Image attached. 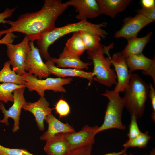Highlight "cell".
Segmentation results:
<instances>
[{"mask_svg": "<svg viewBox=\"0 0 155 155\" xmlns=\"http://www.w3.org/2000/svg\"><path fill=\"white\" fill-rule=\"evenodd\" d=\"M30 40L25 35L22 41L16 44H6L7 54L9 59L13 70L17 74L22 76L25 71V63L26 55L30 49Z\"/></svg>", "mask_w": 155, "mask_h": 155, "instance_id": "52a82bcc", "label": "cell"}, {"mask_svg": "<svg viewBox=\"0 0 155 155\" xmlns=\"http://www.w3.org/2000/svg\"><path fill=\"white\" fill-rule=\"evenodd\" d=\"M16 8L17 7L11 9L7 8L3 12L0 13V23H5V19L11 16Z\"/></svg>", "mask_w": 155, "mask_h": 155, "instance_id": "d6a6232c", "label": "cell"}, {"mask_svg": "<svg viewBox=\"0 0 155 155\" xmlns=\"http://www.w3.org/2000/svg\"><path fill=\"white\" fill-rule=\"evenodd\" d=\"M141 3L142 8H149L155 7L154 0H142Z\"/></svg>", "mask_w": 155, "mask_h": 155, "instance_id": "e575fe53", "label": "cell"}, {"mask_svg": "<svg viewBox=\"0 0 155 155\" xmlns=\"http://www.w3.org/2000/svg\"><path fill=\"white\" fill-rule=\"evenodd\" d=\"M113 45L112 43L106 46L101 44L97 48L86 51L88 59L92 61L94 65L93 79L109 87L117 85V77L114 70L111 68V57L110 55L105 57L104 54L109 55V50Z\"/></svg>", "mask_w": 155, "mask_h": 155, "instance_id": "3957f363", "label": "cell"}, {"mask_svg": "<svg viewBox=\"0 0 155 155\" xmlns=\"http://www.w3.org/2000/svg\"><path fill=\"white\" fill-rule=\"evenodd\" d=\"M45 120L48 124L46 131L40 137L42 140H46L59 133H74L75 131L70 125L64 123L56 118L52 113L48 115Z\"/></svg>", "mask_w": 155, "mask_h": 155, "instance_id": "e0dca14e", "label": "cell"}, {"mask_svg": "<svg viewBox=\"0 0 155 155\" xmlns=\"http://www.w3.org/2000/svg\"><path fill=\"white\" fill-rule=\"evenodd\" d=\"M73 33L72 36L67 41L65 47L72 52L80 56L86 50L85 46L80 31Z\"/></svg>", "mask_w": 155, "mask_h": 155, "instance_id": "603a6c76", "label": "cell"}, {"mask_svg": "<svg viewBox=\"0 0 155 155\" xmlns=\"http://www.w3.org/2000/svg\"><path fill=\"white\" fill-rule=\"evenodd\" d=\"M51 60L56 66L62 68H71L79 70L88 69L90 63L84 62L80 59V56L67 50L65 47L58 58H51Z\"/></svg>", "mask_w": 155, "mask_h": 155, "instance_id": "2e32d148", "label": "cell"}, {"mask_svg": "<svg viewBox=\"0 0 155 155\" xmlns=\"http://www.w3.org/2000/svg\"><path fill=\"white\" fill-rule=\"evenodd\" d=\"M17 37L13 33L6 34L3 38L0 40V44L6 45L8 43H12L14 39Z\"/></svg>", "mask_w": 155, "mask_h": 155, "instance_id": "836d02e7", "label": "cell"}, {"mask_svg": "<svg viewBox=\"0 0 155 155\" xmlns=\"http://www.w3.org/2000/svg\"><path fill=\"white\" fill-rule=\"evenodd\" d=\"M137 118L134 115H131V121L129 125V132L127 134L129 139L135 138L142 133L140 130L137 122Z\"/></svg>", "mask_w": 155, "mask_h": 155, "instance_id": "83f0119b", "label": "cell"}, {"mask_svg": "<svg viewBox=\"0 0 155 155\" xmlns=\"http://www.w3.org/2000/svg\"><path fill=\"white\" fill-rule=\"evenodd\" d=\"M92 146L88 145L70 150L65 155H92Z\"/></svg>", "mask_w": 155, "mask_h": 155, "instance_id": "f546056e", "label": "cell"}, {"mask_svg": "<svg viewBox=\"0 0 155 155\" xmlns=\"http://www.w3.org/2000/svg\"><path fill=\"white\" fill-rule=\"evenodd\" d=\"M102 95L107 98L109 102L107 106L103 123L96 131V135L102 131L111 129L124 130L126 126L122 122L121 118L125 103L119 93L114 90H106Z\"/></svg>", "mask_w": 155, "mask_h": 155, "instance_id": "5b68a950", "label": "cell"}, {"mask_svg": "<svg viewBox=\"0 0 155 155\" xmlns=\"http://www.w3.org/2000/svg\"><path fill=\"white\" fill-rule=\"evenodd\" d=\"M86 50L89 51L98 47L101 43V37L99 35L84 31H80Z\"/></svg>", "mask_w": 155, "mask_h": 155, "instance_id": "d4e9b609", "label": "cell"}, {"mask_svg": "<svg viewBox=\"0 0 155 155\" xmlns=\"http://www.w3.org/2000/svg\"><path fill=\"white\" fill-rule=\"evenodd\" d=\"M49 103L45 96H40L39 99L34 102H26L22 108L31 113L34 115L39 130L44 131V121L46 117L51 113L52 109L49 107Z\"/></svg>", "mask_w": 155, "mask_h": 155, "instance_id": "9a60e30c", "label": "cell"}, {"mask_svg": "<svg viewBox=\"0 0 155 155\" xmlns=\"http://www.w3.org/2000/svg\"><path fill=\"white\" fill-rule=\"evenodd\" d=\"M122 155H128L127 154L126 152H125Z\"/></svg>", "mask_w": 155, "mask_h": 155, "instance_id": "8d00e7d4", "label": "cell"}, {"mask_svg": "<svg viewBox=\"0 0 155 155\" xmlns=\"http://www.w3.org/2000/svg\"><path fill=\"white\" fill-rule=\"evenodd\" d=\"M107 25L106 22L94 24L85 20L68 24L61 27H55L36 40L40 54L46 61L51 60V57L48 51L50 46L59 38L75 32L84 31L98 35L102 38L105 39L108 33L102 28L106 27Z\"/></svg>", "mask_w": 155, "mask_h": 155, "instance_id": "7a4b0ae2", "label": "cell"}, {"mask_svg": "<svg viewBox=\"0 0 155 155\" xmlns=\"http://www.w3.org/2000/svg\"><path fill=\"white\" fill-rule=\"evenodd\" d=\"M25 81L24 85L29 91H36L40 96H45L46 90L55 92H65L63 85L70 84L73 79L70 78H47L44 80L38 79L37 77L25 71L22 75Z\"/></svg>", "mask_w": 155, "mask_h": 155, "instance_id": "8992f818", "label": "cell"}, {"mask_svg": "<svg viewBox=\"0 0 155 155\" xmlns=\"http://www.w3.org/2000/svg\"><path fill=\"white\" fill-rule=\"evenodd\" d=\"M68 7L61 0H45L37 11L22 14L15 21L5 20V23L11 26L0 31V37L3 34L17 32L25 34L34 42L55 27V21Z\"/></svg>", "mask_w": 155, "mask_h": 155, "instance_id": "6da1fadb", "label": "cell"}, {"mask_svg": "<svg viewBox=\"0 0 155 155\" xmlns=\"http://www.w3.org/2000/svg\"><path fill=\"white\" fill-rule=\"evenodd\" d=\"M149 91V86L137 74H132L124 92L125 107L130 115L142 117Z\"/></svg>", "mask_w": 155, "mask_h": 155, "instance_id": "277c9868", "label": "cell"}, {"mask_svg": "<svg viewBox=\"0 0 155 155\" xmlns=\"http://www.w3.org/2000/svg\"><path fill=\"white\" fill-rule=\"evenodd\" d=\"M26 87L25 85H18L8 83L0 84V102L4 103L9 102H13L14 97L12 93L17 89Z\"/></svg>", "mask_w": 155, "mask_h": 155, "instance_id": "cb8c5ba5", "label": "cell"}, {"mask_svg": "<svg viewBox=\"0 0 155 155\" xmlns=\"http://www.w3.org/2000/svg\"><path fill=\"white\" fill-rule=\"evenodd\" d=\"M102 14L115 18L124 11L131 1V0H96Z\"/></svg>", "mask_w": 155, "mask_h": 155, "instance_id": "d6986e66", "label": "cell"}, {"mask_svg": "<svg viewBox=\"0 0 155 155\" xmlns=\"http://www.w3.org/2000/svg\"><path fill=\"white\" fill-rule=\"evenodd\" d=\"M99 127L84 126L78 132L60 133L68 144L70 150L92 145L95 142L96 131Z\"/></svg>", "mask_w": 155, "mask_h": 155, "instance_id": "8fae6325", "label": "cell"}, {"mask_svg": "<svg viewBox=\"0 0 155 155\" xmlns=\"http://www.w3.org/2000/svg\"><path fill=\"white\" fill-rule=\"evenodd\" d=\"M70 149L60 133L46 140L44 150L48 155H65Z\"/></svg>", "mask_w": 155, "mask_h": 155, "instance_id": "ffe728a7", "label": "cell"}, {"mask_svg": "<svg viewBox=\"0 0 155 155\" xmlns=\"http://www.w3.org/2000/svg\"><path fill=\"white\" fill-rule=\"evenodd\" d=\"M151 138L148 132L146 131L135 138L129 139L123 145V146L124 148L127 149L130 147L144 148L147 146Z\"/></svg>", "mask_w": 155, "mask_h": 155, "instance_id": "484cf974", "label": "cell"}, {"mask_svg": "<svg viewBox=\"0 0 155 155\" xmlns=\"http://www.w3.org/2000/svg\"><path fill=\"white\" fill-rule=\"evenodd\" d=\"M152 34V32H150L143 37H136L128 40L127 44L121 52L122 54L126 57L142 53Z\"/></svg>", "mask_w": 155, "mask_h": 155, "instance_id": "44dd1931", "label": "cell"}, {"mask_svg": "<svg viewBox=\"0 0 155 155\" xmlns=\"http://www.w3.org/2000/svg\"><path fill=\"white\" fill-rule=\"evenodd\" d=\"M129 155H133L132 154H131V153H130ZM150 155L146 154V155Z\"/></svg>", "mask_w": 155, "mask_h": 155, "instance_id": "74e56055", "label": "cell"}, {"mask_svg": "<svg viewBox=\"0 0 155 155\" xmlns=\"http://www.w3.org/2000/svg\"><path fill=\"white\" fill-rule=\"evenodd\" d=\"M45 63L50 74H53L58 78L78 77L86 78L92 82L94 77L92 72H87L82 70L75 69L58 67L51 59L47 61Z\"/></svg>", "mask_w": 155, "mask_h": 155, "instance_id": "ac0fdd59", "label": "cell"}, {"mask_svg": "<svg viewBox=\"0 0 155 155\" xmlns=\"http://www.w3.org/2000/svg\"><path fill=\"white\" fill-rule=\"evenodd\" d=\"M0 155H35L25 149L10 148L0 145Z\"/></svg>", "mask_w": 155, "mask_h": 155, "instance_id": "f1b7e54d", "label": "cell"}, {"mask_svg": "<svg viewBox=\"0 0 155 155\" xmlns=\"http://www.w3.org/2000/svg\"><path fill=\"white\" fill-rule=\"evenodd\" d=\"M65 3L74 8L78 13L76 18L80 21L95 18L102 15L96 0H71Z\"/></svg>", "mask_w": 155, "mask_h": 155, "instance_id": "4fadbf2b", "label": "cell"}, {"mask_svg": "<svg viewBox=\"0 0 155 155\" xmlns=\"http://www.w3.org/2000/svg\"><path fill=\"white\" fill-rule=\"evenodd\" d=\"M25 88V87L19 88L13 91V103L8 110L5 109L3 102H0V110L4 114L3 118L0 120V122L4 123L8 126L9 125L8 118L12 119L14 121L13 127L12 129L13 133L16 132L19 129V120L21 110L23 106L27 102L24 96Z\"/></svg>", "mask_w": 155, "mask_h": 155, "instance_id": "ba28073f", "label": "cell"}, {"mask_svg": "<svg viewBox=\"0 0 155 155\" xmlns=\"http://www.w3.org/2000/svg\"><path fill=\"white\" fill-rule=\"evenodd\" d=\"M111 58L112 64L115 68L117 79L114 91L115 92H124L132 74L129 71L126 57L121 52H119L114 54Z\"/></svg>", "mask_w": 155, "mask_h": 155, "instance_id": "7c38bea8", "label": "cell"}, {"mask_svg": "<svg viewBox=\"0 0 155 155\" xmlns=\"http://www.w3.org/2000/svg\"><path fill=\"white\" fill-rule=\"evenodd\" d=\"M11 65L9 60L4 63L3 68L0 71V82L24 85L25 81L23 77L11 70Z\"/></svg>", "mask_w": 155, "mask_h": 155, "instance_id": "7402d4cb", "label": "cell"}, {"mask_svg": "<svg viewBox=\"0 0 155 155\" xmlns=\"http://www.w3.org/2000/svg\"><path fill=\"white\" fill-rule=\"evenodd\" d=\"M149 96L150 99L151 104L153 110L151 117L153 121H155V90L152 86L149 83Z\"/></svg>", "mask_w": 155, "mask_h": 155, "instance_id": "1f68e13d", "label": "cell"}, {"mask_svg": "<svg viewBox=\"0 0 155 155\" xmlns=\"http://www.w3.org/2000/svg\"><path fill=\"white\" fill-rule=\"evenodd\" d=\"M137 13L141 14L153 22L155 20V7L149 8H142L135 11Z\"/></svg>", "mask_w": 155, "mask_h": 155, "instance_id": "4dcf8cb0", "label": "cell"}, {"mask_svg": "<svg viewBox=\"0 0 155 155\" xmlns=\"http://www.w3.org/2000/svg\"><path fill=\"white\" fill-rule=\"evenodd\" d=\"M153 22L141 14L137 13L134 17L125 18L121 28L115 33V38H123L127 40L137 37L144 27Z\"/></svg>", "mask_w": 155, "mask_h": 155, "instance_id": "9c48e42d", "label": "cell"}, {"mask_svg": "<svg viewBox=\"0 0 155 155\" xmlns=\"http://www.w3.org/2000/svg\"><path fill=\"white\" fill-rule=\"evenodd\" d=\"M130 73L138 70H143L144 74L150 76L155 83V59L148 58L142 53L126 57Z\"/></svg>", "mask_w": 155, "mask_h": 155, "instance_id": "5bb4252c", "label": "cell"}, {"mask_svg": "<svg viewBox=\"0 0 155 155\" xmlns=\"http://www.w3.org/2000/svg\"><path fill=\"white\" fill-rule=\"evenodd\" d=\"M127 150V149L124 148L123 149L121 150V151L118 152H113L112 153H107L103 155H121L125 152H126Z\"/></svg>", "mask_w": 155, "mask_h": 155, "instance_id": "d590c367", "label": "cell"}, {"mask_svg": "<svg viewBox=\"0 0 155 155\" xmlns=\"http://www.w3.org/2000/svg\"><path fill=\"white\" fill-rule=\"evenodd\" d=\"M56 113L59 117H66L69 115L70 112V108L68 103L64 100L60 99L55 105Z\"/></svg>", "mask_w": 155, "mask_h": 155, "instance_id": "4316f807", "label": "cell"}, {"mask_svg": "<svg viewBox=\"0 0 155 155\" xmlns=\"http://www.w3.org/2000/svg\"><path fill=\"white\" fill-rule=\"evenodd\" d=\"M30 47L25 61V71L38 77V79L47 78L50 74L45 63L41 58L38 48L34 46V42L30 41Z\"/></svg>", "mask_w": 155, "mask_h": 155, "instance_id": "30bf717a", "label": "cell"}]
</instances>
